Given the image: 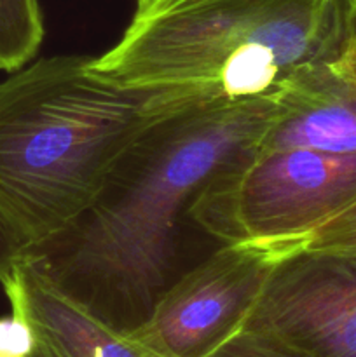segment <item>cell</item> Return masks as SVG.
<instances>
[{
    "label": "cell",
    "instance_id": "obj_10",
    "mask_svg": "<svg viewBox=\"0 0 356 357\" xmlns=\"http://www.w3.org/2000/svg\"><path fill=\"white\" fill-rule=\"evenodd\" d=\"M206 357H306L302 352L265 331L241 328Z\"/></svg>",
    "mask_w": 356,
    "mask_h": 357
},
{
    "label": "cell",
    "instance_id": "obj_8",
    "mask_svg": "<svg viewBox=\"0 0 356 357\" xmlns=\"http://www.w3.org/2000/svg\"><path fill=\"white\" fill-rule=\"evenodd\" d=\"M0 284L10 310L34 330L30 357H163L91 316L23 260Z\"/></svg>",
    "mask_w": 356,
    "mask_h": 357
},
{
    "label": "cell",
    "instance_id": "obj_11",
    "mask_svg": "<svg viewBox=\"0 0 356 357\" xmlns=\"http://www.w3.org/2000/svg\"><path fill=\"white\" fill-rule=\"evenodd\" d=\"M304 250L356 253V201L314 229Z\"/></svg>",
    "mask_w": 356,
    "mask_h": 357
},
{
    "label": "cell",
    "instance_id": "obj_15",
    "mask_svg": "<svg viewBox=\"0 0 356 357\" xmlns=\"http://www.w3.org/2000/svg\"><path fill=\"white\" fill-rule=\"evenodd\" d=\"M140 2H143V0H138V3H140Z\"/></svg>",
    "mask_w": 356,
    "mask_h": 357
},
{
    "label": "cell",
    "instance_id": "obj_2",
    "mask_svg": "<svg viewBox=\"0 0 356 357\" xmlns=\"http://www.w3.org/2000/svg\"><path fill=\"white\" fill-rule=\"evenodd\" d=\"M355 0H145L93 70L164 103L276 98L313 63L334 61Z\"/></svg>",
    "mask_w": 356,
    "mask_h": 357
},
{
    "label": "cell",
    "instance_id": "obj_12",
    "mask_svg": "<svg viewBox=\"0 0 356 357\" xmlns=\"http://www.w3.org/2000/svg\"><path fill=\"white\" fill-rule=\"evenodd\" d=\"M34 347V330L21 314L0 317V357H30Z\"/></svg>",
    "mask_w": 356,
    "mask_h": 357
},
{
    "label": "cell",
    "instance_id": "obj_6",
    "mask_svg": "<svg viewBox=\"0 0 356 357\" xmlns=\"http://www.w3.org/2000/svg\"><path fill=\"white\" fill-rule=\"evenodd\" d=\"M243 328L274 335L306 357H356V253L286 257Z\"/></svg>",
    "mask_w": 356,
    "mask_h": 357
},
{
    "label": "cell",
    "instance_id": "obj_7",
    "mask_svg": "<svg viewBox=\"0 0 356 357\" xmlns=\"http://www.w3.org/2000/svg\"><path fill=\"white\" fill-rule=\"evenodd\" d=\"M264 149L356 155V80L332 61L297 70L279 91L278 112L258 142Z\"/></svg>",
    "mask_w": 356,
    "mask_h": 357
},
{
    "label": "cell",
    "instance_id": "obj_4",
    "mask_svg": "<svg viewBox=\"0 0 356 357\" xmlns=\"http://www.w3.org/2000/svg\"><path fill=\"white\" fill-rule=\"evenodd\" d=\"M356 201V155L255 150L202 190L191 216L220 244L307 237Z\"/></svg>",
    "mask_w": 356,
    "mask_h": 357
},
{
    "label": "cell",
    "instance_id": "obj_5",
    "mask_svg": "<svg viewBox=\"0 0 356 357\" xmlns=\"http://www.w3.org/2000/svg\"><path fill=\"white\" fill-rule=\"evenodd\" d=\"M307 237L220 244L161 298L129 337L163 357H206L243 328L274 268Z\"/></svg>",
    "mask_w": 356,
    "mask_h": 357
},
{
    "label": "cell",
    "instance_id": "obj_13",
    "mask_svg": "<svg viewBox=\"0 0 356 357\" xmlns=\"http://www.w3.org/2000/svg\"><path fill=\"white\" fill-rule=\"evenodd\" d=\"M27 250L24 239L0 209V282L23 260Z\"/></svg>",
    "mask_w": 356,
    "mask_h": 357
},
{
    "label": "cell",
    "instance_id": "obj_9",
    "mask_svg": "<svg viewBox=\"0 0 356 357\" xmlns=\"http://www.w3.org/2000/svg\"><path fill=\"white\" fill-rule=\"evenodd\" d=\"M42 38L38 0H0V72H16L28 65Z\"/></svg>",
    "mask_w": 356,
    "mask_h": 357
},
{
    "label": "cell",
    "instance_id": "obj_14",
    "mask_svg": "<svg viewBox=\"0 0 356 357\" xmlns=\"http://www.w3.org/2000/svg\"><path fill=\"white\" fill-rule=\"evenodd\" d=\"M332 63L342 73H346L353 80H356V0L353 2L351 14H349L348 33H346L344 44H342L339 56Z\"/></svg>",
    "mask_w": 356,
    "mask_h": 357
},
{
    "label": "cell",
    "instance_id": "obj_3",
    "mask_svg": "<svg viewBox=\"0 0 356 357\" xmlns=\"http://www.w3.org/2000/svg\"><path fill=\"white\" fill-rule=\"evenodd\" d=\"M93 59L42 58L0 82V209L28 250L68 227L140 132L173 110L105 79Z\"/></svg>",
    "mask_w": 356,
    "mask_h": 357
},
{
    "label": "cell",
    "instance_id": "obj_1",
    "mask_svg": "<svg viewBox=\"0 0 356 357\" xmlns=\"http://www.w3.org/2000/svg\"><path fill=\"white\" fill-rule=\"evenodd\" d=\"M276 112L278 96L166 112L119 157L91 204L23 261L91 316L131 335L202 260L187 244L205 232L191 216L195 199L253 155Z\"/></svg>",
    "mask_w": 356,
    "mask_h": 357
},
{
    "label": "cell",
    "instance_id": "obj_16",
    "mask_svg": "<svg viewBox=\"0 0 356 357\" xmlns=\"http://www.w3.org/2000/svg\"><path fill=\"white\" fill-rule=\"evenodd\" d=\"M143 2H145V0H143Z\"/></svg>",
    "mask_w": 356,
    "mask_h": 357
}]
</instances>
